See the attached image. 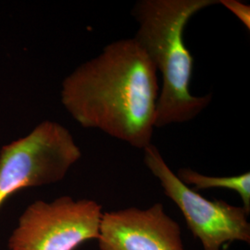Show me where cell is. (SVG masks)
I'll list each match as a JSON object with an SVG mask.
<instances>
[{"mask_svg": "<svg viewBox=\"0 0 250 250\" xmlns=\"http://www.w3.org/2000/svg\"><path fill=\"white\" fill-rule=\"evenodd\" d=\"M98 240L100 250H186L179 224L161 203L103 213Z\"/></svg>", "mask_w": 250, "mask_h": 250, "instance_id": "6", "label": "cell"}, {"mask_svg": "<svg viewBox=\"0 0 250 250\" xmlns=\"http://www.w3.org/2000/svg\"><path fill=\"white\" fill-rule=\"evenodd\" d=\"M158 72L134 38L113 41L62 83L61 100L83 128L142 149L152 144Z\"/></svg>", "mask_w": 250, "mask_h": 250, "instance_id": "1", "label": "cell"}, {"mask_svg": "<svg viewBox=\"0 0 250 250\" xmlns=\"http://www.w3.org/2000/svg\"><path fill=\"white\" fill-rule=\"evenodd\" d=\"M144 163L160 181L164 194L182 211L188 228L201 242L203 250H222L234 241L250 243L249 214L243 207L224 200H209L186 186L151 144L144 148Z\"/></svg>", "mask_w": 250, "mask_h": 250, "instance_id": "4", "label": "cell"}, {"mask_svg": "<svg viewBox=\"0 0 250 250\" xmlns=\"http://www.w3.org/2000/svg\"><path fill=\"white\" fill-rule=\"evenodd\" d=\"M218 4L219 0H138L131 10L138 24L133 38L161 75L155 128L191 122L210 104L211 94L197 97L190 90L194 58L184 35L194 15Z\"/></svg>", "mask_w": 250, "mask_h": 250, "instance_id": "2", "label": "cell"}, {"mask_svg": "<svg viewBox=\"0 0 250 250\" xmlns=\"http://www.w3.org/2000/svg\"><path fill=\"white\" fill-rule=\"evenodd\" d=\"M82 157L71 132L44 121L26 136L0 150V208L12 195L29 188L62 181Z\"/></svg>", "mask_w": 250, "mask_h": 250, "instance_id": "3", "label": "cell"}, {"mask_svg": "<svg viewBox=\"0 0 250 250\" xmlns=\"http://www.w3.org/2000/svg\"><path fill=\"white\" fill-rule=\"evenodd\" d=\"M219 4H222L232 14L241 21L242 24L248 30L250 29V5L244 4L237 0H219Z\"/></svg>", "mask_w": 250, "mask_h": 250, "instance_id": "8", "label": "cell"}, {"mask_svg": "<svg viewBox=\"0 0 250 250\" xmlns=\"http://www.w3.org/2000/svg\"><path fill=\"white\" fill-rule=\"evenodd\" d=\"M186 186H191L192 189L198 192L213 188H224L236 192L243 202L246 212L250 213V171L236 176L218 177L209 176L197 172L190 168H181L175 173Z\"/></svg>", "mask_w": 250, "mask_h": 250, "instance_id": "7", "label": "cell"}, {"mask_svg": "<svg viewBox=\"0 0 250 250\" xmlns=\"http://www.w3.org/2000/svg\"><path fill=\"white\" fill-rule=\"evenodd\" d=\"M102 206L91 199L63 196L37 200L19 218L8 241L9 250H75L99 239Z\"/></svg>", "mask_w": 250, "mask_h": 250, "instance_id": "5", "label": "cell"}]
</instances>
